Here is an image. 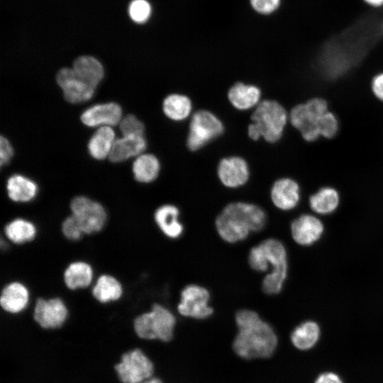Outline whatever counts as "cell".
<instances>
[{
	"label": "cell",
	"instance_id": "cell-4",
	"mask_svg": "<svg viewBox=\"0 0 383 383\" xmlns=\"http://www.w3.org/2000/svg\"><path fill=\"white\" fill-rule=\"evenodd\" d=\"M252 121L248 126L251 139L262 137L269 143H275L282 136L287 123L288 115L282 105L276 101L260 102L251 116Z\"/></svg>",
	"mask_w": 383,
	"mask_h": 383
},
{
	"label": "cell",
	"instance_id": "cell-33",
	"mask_svg": "<svg viewBox=\"0 0 383 383\" xmlns=\"http://www.w3.org/2000/svg\"><path fill=\"white\" fill-rule=\"evenodd\" d=\"M120 128L124 137L144 135L143 123L133 115L126 116L121 121Z\"/></svg>",
	"mask_w": 383,
	"mask_h": 383
},
{
	"label": "cell",
	"instance_id": "cell-27",
	"mask_svg": "<svg viewBox=\"0 0 383 383\" xmlns=\"http://www.w3.org/2000/svg\"><path fill=\"white\" fill-rule=\"evenodd\" d=\"M319 337L318 325L314 321H308L296 326L291 333L290 338L295 348L301 350H306L316 344Z\"/></svg>",
	"mask_w": 383,
	"mask_h": 383
},
{
	"label": "cell",
	"instance_id": "cell-23",
	"mask_svg": "<svg viewBox=\"0 0 383 383\" xmlns=\"http://www.w3.org/2000/svg\"><path fill=\"white\" fill-rule=\"evenodd\" d=\"M260 96L261 91L258 87L242 82L235 84L228 94L231 104L239 110L253 107L259 102Z\"/></svg>",
	"mask_w": 383,
	"mask_h": 383
},
{
	"label": "cell",
	"instance_id": "cell-20",
	"mask_svg": "<svg viewBox=\"0 0 383 383\" xmlns=\"http://www.w3.org/2000/svg\"><path fill=\"white\" fill-rule=\"evenodd\" d=\"M94 270L91 265L82 260L70 263L63 272V281L70 290L84 289L92 282Z\"/></svg>",
	"mask_w": 383,
	"mask_h": 383
},
{
	"label": "cell",
	"instance_id": "cell-28",
	"mask_svg": "<svg viewBox=\"0 0 383 383\" xmlns=\"http://www.w3.org/2000/svg\"><path fill=\"white\" fill-rule=\"evenodd\" d=\"M160 165L157 158L151 154H144L136 158L133 164L134 179L140 183H150L158 176Z\"/></svg>",
	"mask_w": 383,
	"mask_h": 383
},
{
	"label": "cell",
	"instance_id": "cell-39",
	"mask_svg": "<svg viewBox=\"0 0 383 383\" xmlns=\"http://www.w3.org/2000/svg\"><path fill=\"white\" fill-rule=\"evenodd\" d=\"M368 5L373 7H381L383 6V0H363Z\"/></svg>",
	"mask_w": 383,
	"mask_h": 383
},
{
	"label": "cell",
	"instance_id": "cell-21",
	"mask_svg": "<svg viewBox=\"0 0 383 383\" xmlns=\"http://www.w3.org/2000/svg\"><path fill=\"white\" fill-rule=\"evenodd\" d=\"M147 142L143 136H128L114 141L109 155L112 162H123L141 153L146 148Z\"/></svg>",
	"mask_w": 383,
	"mask_h": 383
},
{
	"label": "cell",
	"instance_id": "cell-15",
	"mask_svg": "<svg viewBox=\"0 0 383 383\" xmlns=\"http://www.w3.org/2000/svg\"><path fill=\"white\" fill-rule=\"evenodd\" d=\"M294 240L301 245H309L319 239L323 231L320 220L311 215L304 214L294 220L291 225Z\"/></svg>",
	"mask_w": 383,
	"mask_h": 383
},
{
	"label": "cell",
	"instance_id": "cell-5",
	"mask_svg": "<svg viewBox=\"0 0 383 383\" xmlns=\"http://www.w3.org/2000/svg\"><path fill=\"white\" fill-rule=\"evenodd\" d=\"M176 325L174 315L165 306L155 304L150 311L138 316L133 321L136 335L144 340L170 341Z\"/></svg>",
	"mask_w": 383,
	"mask_h": 383
},
{
	"label": "cell",
	"instance_id": "cell-12",
	"mask_svg": "<svg viewBox=\"0 0 383 383\" xmlns=\"http://www.w3.org/2000/svg\"><path fill=\"white\" fill-rule=\"evenodd\" d=\"M57 82L62 88L65 99L70 103H80L89 100L95 87L77 76L73 69L63 68L57 74Z\"/></svg>",
	"mask_w": 383,
	"mask_h": 383
},
{
	"label": "cell",
	"instance_id": "cell-9",
	"mask_svg": "<svg viewBox=\"0 0 383 383\" xmlns=\"http://www.w3.org/2000/svg\"><path fill=\"white\" fill-rule=\"evenodd\" d=\"M223 128L221 121L212 113L204 110L195 112L189 124L187 147L192 151L201 148L221 135Z\"/></svg>",
	"mask_w": 383,
	"mask_h": 383
},
{
	"label": "cell",
	"instance_id": "cell-2",
	"mask_svg": "<svg viewBox=\"0 0 383 383\" xmlns=\"http://www.w3.org/2000/svg\"><path fill=\"white\" fill-rule=\"evenodd\" d=\"M265 211L254 204L236 201L228 204L216 219V228L225 241L234 243L245 240L250 233L264 228Z\"/></svg>",
	"mask_w": 383,
	"mask_h": 383
},
{
	"label": "cell",
	"instance_id": "cell-6",
	"mask_svg": "<svg viewBox=\"0 0 383 383\" xmlns=\"http://www.w3.org/2000/svg\"><path fill=\"white\" fill-rule=\"evenodd\" d=\"M329 111L328 101L322 97H313L295 105L289 112V121L304 140L312 143L321 138L318 125Z\"/></svg>",
	"mask_w": 383,
	"mask_h": 383
},
{
	"label": "cell",
	"instance_id": "cell-18",
	"mask_svg": "<svg viewBox=\"0 0 383 383\" xmlns=\"http://www.w3.org/2000/svg\"><path fill=\"white\" fill-rule=\"evenodd\" d=\"M179 211L172 204L159 206L154 213V220L162 233L171 239L180 237L184 227L179 221Z\"/></svg>",
	"mask_w": 383,
	"mask_h": 383
},
{
	"label": "cell",
	"instance_id": "cell-11",
	"mask_svg": "<svg viewBox=\"0 0 383 383\" xmlns=\"http://www.w3.org/2000/svg\"><path fill=\"white\" fill-rule=\"evenodd\" d=\"M68 309L59 297L38 298L33 310L34 321L44 329L62 327L68 317Z\"/></svg>",
	"mask_w": 383,
	"mask_h": 383
},
{
	"label": "cell",
	"instance_id": "cell-1",
	"mask_svg": "<svg viewBox=\"0 0 383 383\" xmlns=\"http://www.w3.org/2000/svg\"><path fill=\"white\" fill-rule=\"evenodd\" d=\"M238 328L233 348L246 360L270 357L277 346V336L272 327L254 311L243 309L235 315Z\"/></svg>",
	"mask_w": 383,
	"mask_h": 383
},
{
	"label": "cell",
	"instance_id": "cell-19",
	"mask_svg": "<svg viewBox=\"0 0 383 383\" xmlns=\"http://www.w3.org/2000/svg\"><path fill=\"white\" fill-rule=\"evenodd\" d=\"M6 192L9 198L16 203H28L38 195V186L31 179L14 174L6 181Z\"/></svg>",
	"mask_w": 383,
	"mask_h": 383
},
{
	"label": "cell",
	"instance_id": "cell-14",
	"mask_svg": "<svg viewBox=\"0 0 383 383\" xmlns=\"http://www.w3.org/2000/svg\"><path fill=\"white\" fill-rule=\"evenodd\" d=\"M29 300V289L21 282H11L1 290L0 304L3 310L7 313L16 314L22 312L28 306Z\"/></svg>",
	"mask_w": 383,
	"mask_h": 383
},
{
	"label": "cell",
	"instance_id": "cell-40",
	"mask_svg": "<svg viewBox=\"0 0 383 383\" xmlns=\"http://www.w3.org/2000/svg\"><path fill=\"white\" fill-rule=\"evenodd\" d=\"M142 383H163L161 379L157 377H151Z\"/></svg>",
	"mask_w": 383,
	"mask_h": 383
},
{
	"label": "cell",
	"instance_id": "cell-17",
	"mask_svg": "<svg viewBox=\"0 0 383 383\" xmlns=\"http://www.w3.org/2000/svg\"><path fill=\"white\" fill-rule=\"evenodd\" d=\"M270 196L276 207L284 211L291 210L299 201V184L292 179L281 178L274 183Z\"/></svg>",
	"mask_w": 383,
	"mask_h": 383
},
{
	"label": "cell",
	"instance_id": "cell-7",
	"mask_svg": "<svg viewBox=\"0 0 383 383\" xmlns=\"http://www.w3.org/2000/svg\"><path fill=\"white\" fill-rule=\"evenodd\" d=\"M71 215L74 217L84 234L101 231L107 221V213L99 202L85 196L74 197L70 204Z\"/></svg>",
	"mask_w": 383,
	"mask_h": 383
},
{
	"label": "cell",
	"instance_id": "cell-29",
	"mask_svg": "<svg viewBox=\"0 0 383 383\" xmlns=\"http://www.w3.org/2000/svg\"><path fill=\"white\" fill-rule=\"evenodd\" d=\"M339 203L338 192L331 187H323L309 199L311 209L321 214H327L333 212Z\"/></svg>",
	"mask_w": 383,
	"mask_h": 383
},
{
	"label": "cell",
	"instance_id": "cell-25",
	"mask_svg": "<svg viewBox=\"0 0 383 383\" xmlns=\"http://www.w3.org/2000/svg\"><path fill=\"white\" fill-rule=\"evenodd\" d=\"M4 233L10 241L21 245L35 239L37 228L32 221L28 219L16 218L6 224Z\"/></svg>",
	"mask_w": 383,
	"mask_h": 383
},
{
	"label": "cell",
	"instance_id": "cell-36",
	"mask_svg": "<svg viewBox=\"0 0 383 383\" xmlns=\"http://www.w3.org/2000/svg\"><path fill=\"white\" fill-rule=\"evenodd\" d=\"M0 149H1V166H4V165H7L12 156H13V149L12 147L9 142V140L1 136L0 139Z\"/></svg>",
	"mask_w": 383,
	"mask_h": 383
},
{
	"label": "cell",
	"instance_id": "cell-24",
	"mask_svg": "<svg viewBox=\"0 0 383 383\" xmlns=\"http://www.w3.org/2000/svg\"><path fill=\"white\" fill-rule=\"evenodd\" d=\"M72 69L77 77L95 88L104 77L102 65L91 56H81L76 59Z\"/></svg>",
	"mask_w": 383,
	"mask_h": 383
},
{
	"label": "cell",
	"instance_id": "cell-31",
	"mask_svg": "<svg viewBox=\"0 0 383 383\" xmlns=\"http://www.w3.org/2000/svg\"><path fill=\"white\" fill-rule=\"evenodd\" d=\"M339 127L337 116L329 110L321 118L318 125L321 137L326 139L333 138L338 134Z\"/></svg>",
	"mask_w": 383,
	"mask_h": 383
},
{
	"label": "cell",
	"instance_id": "cell-30",
	"mask_svg": "<svg viewBox=\"0 0 383 383\" xmlns=\"http://www.w3.org/2000/svg\"><path fill=\"white\" fill-rule=\"evenodd\" d=\"M162 107L168 118L174 121H182L189 116L192 111V102L187 96L173 94L165 99Z\"/></svg>",
	"mask_w": 383,
	"mask_h": 383
},
{
	"label": "cell",
	"instance_id": "cell-13",
	"mask_svg": "<svg viewBox=\"0 0 383 383\" xmlns=\"http://www.w3.org/2000/svg\"><path fill=\"white\" fill-rule=\"evenodd\" d=\"M218 176L221 183L229 188H237L245 184L249 178L247 162L240 157L223 158L218 164Z\"/></svg>",
	"mask_w": 383,
	"mask_h": 383
},
{
	"label": "cell",
	"instance_id": "cell-16",
	"mask_svg": "<svg viewBox=\"0 0 383 383\" xmlns=\"http://www.w3.org/2000/svg\"><path fill=\"white\" fill-rule=\"evenodd\" d=\"M122 115L121 106L113 102L94 105L81 115V120L87 126L94 127L101 124L116 125Z\"/></svg>",
	"mask_w": 383,
	"mask_h": 383
},
{
	"label": "cell",
	"instance_id": "cell-3",
	"mask_svg": "<svg viewBox=\"0 0 383 383\" xmlns=\"http://www.w3.org/2000/svg\"><path fill=\"white\" fill-rule=\"evenodd\" d=\"M248 262L252 269L263 272L271 267L262 282V291L270 295L279 293L287 275V257L284 245L278 240L269 238L252 247Z\"/></svg>",
	"mask_w": 383,
	"mask_h": 383
},
{
	"label": "cell",
	"instance_id": "cell-37",
	"mask_svg": "<svg viewBox=\"0 0 383 383\" xmlns=\"http://www.w3.org/2000/svg\"><path fill=\"white\" fill-rule=\"evenodd\" d=\"M373 94L381 101H383V72L375 75L371 83Z\"/></svg>",
	"mask_w": 383,
	"mask_h": 383
},
{
	"label": "cell",
	"instance_id": "cell-32",
	"mask_svg": "<svg viewBox=\"0 0 383 383\" xmlns=\"http://www.w3.org/2000/svg\"><path fill=\"white\" fill-rule=\"evenodd\" d=\"M128 12L133 21L143 23L150 16L151 7L146 0H133L130 4Z\"/></svg>",
	"mask_w": 383,
	"mask_h": 383
},
{
	"label": "cell",
	"instance_id": "cell-8",
	"mask_svg": "<svg viewBox=\"0 0 383 383\" xmlns=\"http://www.w3.org/2000/svg\"><path fill=\"white\" fill-rule=\"evenodd\" d=\"M114 369L121 382L142 383L152 377L154 365L143 350L134 348L121 355Z\"/></svg>",
	"mask_w": 383,
	"mask_h": 383
},
{
	"label": "cell",
	"instance_id": "cell-22",
	"mask_svg": "<svg viewBox=\"0 0 383 383\" xmlns=\"http://www.w3.org/2000/svg\"><path fill=\"white\" fill-rule=\"evenodd\" d=\"M91 293L97 301L107 304L120 299L123 294V288L120 281L115 277L104 274L97 278Z\"/></svg>",
	"mask_w": 383,
	"mask_h": 383
},
{
	"label": "cell",
	"instance_id": "cell-26",
	"mask_svg": "<svg viewBox=\"0 0 383 383\" xmlns=\"http://www.w3.org/2000/svg\"><path fill=\"white\" fill-rule=\"evenodd\" d=\"M115 133L109 126L99 128L90 138L88 151L96 160H103L109 155L114 143Z\"/></svg>",
	"mask_w": 383,
	"mask_h": 383
},
{
	"label": "cell",
	"instance_id": "cell-35",
	"mask_svg": "<svg viewBox=\"0 0 383 383\" xmlns=\"http://www.w3.org/2000/svg\"><path fill=\"white\" fill-rule=\"evenodd\" d=\"M252 7L262 14H270L278 9L281 0H250Z\"/></svg>",
	"mask_w": 383,
	"mask_h": 383
},
{
	"label": "cell",
	"instance_id": "cell-38",
	"mask_svg": "<svg viewBox=\"0 0 383 383\" xmlns=\"http://www.w3.org/2000/svg\"><path fill=\"white\" fill-rule=\"evenodd\" d=\"M314 383H343V382L336 374L328 372L320 374Z\"/></svg>",
	"mask_w": 383,
	"mask_h": 383
},
{
	"label": "cell",
	"instance_id": "cell-34",
	"mask_svg": "<svg viewBox=\"0 0 383 383\" xmlns=\"http://www.w3.org/2000/svg\"><path fill=\"white\" fill-rule=\"evenodd\" d=\"M61 230L63 235L72 241H77L84 234L79 224L72 215L67 216L62 223Z\"/></svg>",
	"mask_w": 383,
	"mask_h": 383
},
{
	"label": "cell",
	"instance_id": "cell-10",
	"mask_svg": "<svg viewBox=\"0 0 383 383\" xmlns=\"http://www.w3.org/2000/svg\"><path fill=\"white\" fill-rule=\"evenodd\" d=\"M209 301L210 294L206 288L197 284H189L180 293L177 311L185 317L205 319L211 316L213 311Z\"/></svg>",
	"mask_w": 383,
	"mask_h": 383
}]
</instances>
